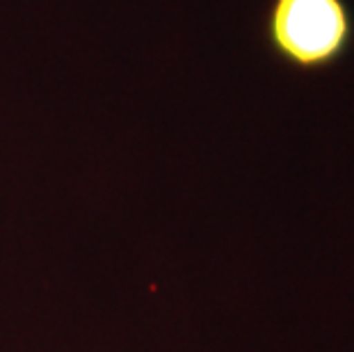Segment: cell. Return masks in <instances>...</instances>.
<instances>
[{"label": "cell", "instance_id": "obj_1", "mask_svg": "<svg viewBox=\"0 0 354 352\" xmlns=\"http://www.w3.org/2000/svg\"><path fill=\"white\" fill-rule=\"evenodd\" d=\"M263 46L283 69L315 76L354 53L352 0H268L261 14Z\"/></svg>", "mask_w": 354, "mask_h": 352}]
</instances>
